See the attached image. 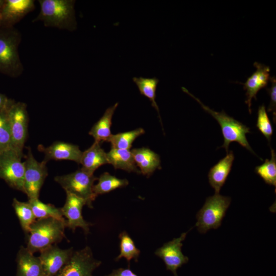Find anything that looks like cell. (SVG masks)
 <instances>
[{"label": "cell", "instance_id": "32", "mask_svg": "<svg viewBox=\"0 0 276 276\" xmlns=\"http://www.w3.org/2000/svg\"><path fill=\"white\" fill-rule=\"evenodd\" d=\"M271 85L267 89L269 93L270 100L267 110L268 112H271L273 115V120L275 123L276 118V80L275 77H272L270 79Z\"/></svg>", "mask_w": 276, "mask_h": 276}, {"label": "cell", "instance_id": "1", "mask_svg": "<svg viewBox=\"0 0 276 276\" xmlns=\"http://www.w3.org/2000/svg\"><path fill=\"white\" fill-rule=\"evenodd\" d=\"M40 11L33 20L41 21L46 27L68 31L76 30L74 0H39Z\"/></svg>", "mask_w": 276, "mask_h": 276}, {"label": "cell", "instance_id": "17", "mask_svg": "<svg viewBox=\"0 0 276 276\" xmlns=\"http://www.w3.org/2000/svg\"><path fill=\"white\" fill-rule=\"evenodd\" d=\"M16 276H46L39 257L21 246L17 256Z\"/></svg>", "mask_w": 276, "mask_h": 276}, {"label": "cell", "instance_id": "11", "mask_svg": "<svg viewBox=\"0 0 276 276\" xmlns=\"http://www.w3.org/2000/svg\"><path fill=\"white\" fill-rule=\"evenodd\" d=\"M188 232L183 233L180 237L165 243L155 251V255L164 262L167 270H170L174 276H178L177 269L189 261L188 257L181 251L182 242L185 240Z\"/></svg>", "mask_w": 276, "mask_h": 276}, {"label": "cell", "instance_id": "22", "mask_svg": "<svg viewBox=\"0 0 276 276\" xmlns=\"http://www.w3.org/2000/svg\"><path fill=\"white\" fill-rule=\"evenodd\" d=\"M119 103L106 109L102 117L93 125L89 134L95 139V141L101 143L107 142L112 134L110 127L112 124V119L114 111L118 106Z\"/></svg>", "mask_w": 276, "mask_h": 276}, {"label": "cell", "instance_id": "19", "mask_svg": "<svg viewBox=\"0 0 276 276\" xmlns=\"http://www.w3.org/2000/svg\"><path fill=\"white\" fill-rule=\"evenodd\" d=\"M131 152L141 173L147 177L156 169H161L159 155L151 149L142 147L133 149Z\"/></svg>", "mask_w": 276, "mask_h": 276}, {"label": "cell", "instance_id": "35", "mask_svg": "<svg viewBox=\"0 0 276 276\" xmlns=\"http://www.w3.org/2000/svg\"><path fill=\"white\" fill-rule=\"evenodd\" d=\"M5 0H0V15L4 6Z\"/></svg>", "mask_w": 276, "mask_h": 276}, {"label": "cell", "instance_id": "9", "mask_svg": "<svg viewBox=\"0 0 276 276\" xmlns=\"http://www.w3.org/2000/svg\"><path fill=\"white\" fill-rule=\"evenodd\" d=\"M12 149L0 154V178L12 188L24 193L25 164Z\"/></svg>", "mask_w": 276, "mask_h": 276}, {"label": "cell", "instance_id": "25", "mask_svg": "<svg viewBox=\"0 0 276 276\" xmlns=\"http://www.w3.org/2000/svg\"><path fill=\"white\" fill-rule=\"evenodd\" d=\"M28 202L36 218H52L63 221H66L63 216L61 208H57L50 203H43L40 201L39 198L29 200Z\"/></svg>", "mask_w": 276, "mask_h": 276}, {"label": "cell", "instance_id": "18", "mask_svg": "<svg viewBox=\"0 0 276 276\" xmlns=\"http://www.w3.org/2000/svg\"><path fill=\"white\" fill-rule=\"evenodd\" d=\"M234 158L233 152L229 151L224 157L210 169L208 173L209 182L216 194L219 193L224 185L231 171Z\"/></svg>", "mask_w": 276, "mask_h": 276}, {"label": "cell", "instance_id": "7", "mask_svg": "<svg viewBox=\"0 0 276 276\" xmlns=\"http://www.w3.org/2000/svg\"><path fill=\"white\" fill-rule=\"evenodd\" d=\"M7 114L11 135V149L22 157L29 121L26 104L14 101L8 108Z\"/></svg>", "mask_w": 276, "mask_h": 276}, {"label": "cell", "instance_id": "2", "mask_svg": "<svg viewBox=\"0 0 276 276\" xmlns=\"http://www.w3.org/2000/svg\"><path fill=\"white\" fill-rule=\"evenodd\" d=\"M66 221L48 218L38 219L31 225L27 248L32 254L56 245L64 237Z\"/></svg>", "mask_w": 276, "mask_h": 276}, {"label": "cell", "instance_id": "3", "mask_svg": "<svg viewBox=\"0 0 276 276\" xmlns=\"http://www.w3.org/2000/svg\"><path fill=\"white\" fill-rule=\"evenodd\" d=\"M20 32L14 27L0 28V73L12 78L20 76L24 66L18 48Z\"/></svg>", "mask_w": 276, "mask_h": 276}, {"label": "cell", "instance_id": "4", "mask_svg": "<svg viewBox=\"0 0 276 276\" xmlns=\"http://www.w3.org/2000/svg\"><path fill=\"white\" fill-rule=\"evenodd\" d=\"M182 89L197 101L203 110L212 115L219 124L224 138V143L219 148H225L226 153H228L229 144L232 142H235L252 154L256 155L246 139V134L250 132L249 127L228 116L223 110L219 112L211 109L191 94L186 88L182 87Z\"/></svg>", "mask_w": 276, "mask_h": 276}, {"label": "cell", "instance_id": "28", "mask_svg": "<svg viewBox=\"0 0 276 276\" xmlns=\"http://www.w3.org/2000/svg\"><path fill=\"white\" fill-rule=\"evenodd\" d=\"M255 171L266 184L276 187V154L273 149L271 148L270 159H266L255 168Z\"/></svg>", "mask_w": 276, "mask_h": 276}, {"label": "cell", "instance_id": "29", "mask_svg": "<svg viewBox=\"0 0 276 276\" xmlns=\"http://www.w3.org/2000/svg\"><path fill=\"white\" fill-rule=\"evenodd\" d=\"M120 239V253L116 258L118 261L122 258H125L129 263L132 259L137 262L140 250L135 246V244L126 232H122L119 235Z\"/></svg>", "mask_w": 276, "mask_h": 276}, {"label": "cell", "instance_id": "31", "mask_svg": "<svg viewBox=\"0 0 276 276\" xmlns=\"http://www.w3.org/2000/svg\"><path fill=\"white\" fill-rule=\"evenodd\" d=\"M256 127L270 143L273 131L264 105L259 107Z\"/></svg>", "mask_w": 276, "mask_h": 276}, {"label": "cell", "instance_id": "10", "mask_svg": "<svg viewBox=\"0 0 276 276\" xmlns=\"http://www.w3.org/2000/svg\"><path fill=\"white\" fill-rule=\"evenodd\" d=\"M101 264L94 258L90 248H85L73 252L68 262L55 276H93L94 270Z\"/></svg>", "mask_w": 276, "mask_h": 276}, {"label": "cell", "instance_id": "8", "mask_svg": "<svg viewBox=\"0 0 276 276\" xmlns=\"http://www.w3.org/2000/svg\"><path fill=\"white\" fill-rule=\"evenodd\" d=\"M28 148L24 162V193L29 200H32L39 198L40 189L48 176L47 162H38L33 155L31 148Z\"/></svg>", "mask_w": 276, "mask_h": 276}, {"label": "cell", "instance_id": "24", "mask_svg": "<svg viewBox=\"0 0 276 276\" xmlns=\"http://www.w3.org/2000/svg\"><path fill=\"white\" fill-rule=\"evenodd\" d=\"M133 81L135 83L141 95L147 97L151 102V105L158 112L160 122L159 108L155 101L156 90L159 80L156 77L144 78L142 77H133Z\"/></svg>", "mask_w": 276, "mask_h": 276}, {"label": "cell", "instance_id": "6", "mask_svg": "<svg viewBox=\"0 0 276 276\" xmlns=\"http://www.w3.org/2000/svg\"><path fill=\"white\" fill-rule=\"evenodd\" d=\"M66 192L84 199L89 208L96 198L93 192L94 183L98 178L81 168L70 174L57 176L54 178Z\"/></svg>", "mask_w": 276, "mask_h": 276}, {"label": "cell", "instance_id": "20", "mask_svg": "<svg viewBox=\"0 0 276 276\" xmlns=\"http://www.w3.org/2000/svg\"><path fill=\"white\" fill-rule=\"evenodd\" d=\"M81 169L91 174L101 166L108 164L107 153L101 146V143L95 141L93 145L82 152L80 160Z\"/></svg>", "mask_w": 276, "mask_h": 276}, {"label": "cell", "instance_id": "5", "mask_svg": "<svg viewBox=\"0 0 276 276\" xmlns=\"http://www.w3.org/2000/svg\"><path fill=\"white\" fill-rule=\"evenodd\" d=\"M231 202L229 197L219 194L208 197L196 215V226L199 233L204 234L211 229H217L221 224Z\"/></svg>", "mask_w": 276, "mask_h": 276}, {"label": "cell", "instance_id": "30", "mask_svg": "<svg viewBox=\"0 0 276 276\" xmlns=\"http://www.w3.org/2000/svg\"><path fill=\"white\" fill-rule=\"evenodd\" d=\"M8 107L0 110V154L11 149V135L7 114Z\"/></svg>", "mask_w": 276, "mask_h": 276}, {"label": "cell", "instance_id": "21", "mask_svg": "<svg viewBox=\"0 0 276 276\" xmlns=\"http://www.w3.org/2000/svg\"><path fill=\"white\" fill-rule=\"evenodd\" d=\"M108 164L115 169H122L128 172L141 174L130 150L111 148L107 153Z\"/></svg>", "mask_w": 276, "mask_h": 276}, {"label": "cell", "instance_id": "14", "mask_svg": "<svg viewBox=\"0 0 276 276\" xmlns=\"http://www.w3.org/2000/svg\"><path fill=\"white\" fill-rule=\"evenodd\" d=\"M73 252L72 248L61 249L56 245L40 251L39 258L46 276H55L68 262Z\"/></svg>", "mask_w": 276, "mask_h": 276}, {"label": "cell", "instance_id": "12", "mask_svg": "<svg viewBox=\"0 0 276 276\" xmlns=\"http://www.w3.org/2000/svg\"><path fill=\"white\" fill-rule=\"evenodd\" d=\"M66 193V201L64 205L61 208L63 216L66 220V226L73 232L77 227L82 228L85 234L89 232V226L93 224L86 221L82 215V209L86 201L73 194Z\"/></svg>", "mask_w": 276, "mask_h": 276}, {"label": "cell", "instance_id": "16", "mask_svg": "<svg viewBox=\"0 0 276 276\" xmlns=\"http://www.w3.org/2000/svg\"><path fill=\"white\" fill-rule=\"evenodd\" d=\"M38 150L44 154L43 160H69L80 164L82 152L78 146L61 141L54 142L49 147L39 145Z\"/></svg>", "mask_w": 276, "mask_h": 276}, {"label": "cell", "instance_id": "33", "mask_svg": "<svg viewBox=\"0 0 276 276\" xmlns=\"http://www.w3.org/2000/svg\"><path fill=\"white\" fill-rule=\"evenodd\" d=\"M106 276H137L130 269L120 268L113 270L112 272Z\"/></svg>", "mask_w": 276, "mask_h": 276}, {"label": "cell", "instance_id": "23", "mask_svg": "<svg viewBox=\"0 0 276 276\" xmlns=\"http://www.w3.org/2000/svg\"><path fill=\"white\" fill-rule=\"evenodd\" d=\"M98 180V183L93 187V192L96 197L117 189L126 187L129 184L127 179L118 178L108 172L102 174Z\"/></svg>", "mask_w": 276, "mask_h": 276}, {"label": "cell", "instance_id": "15", "mask_svg": "<svg viewBox=\"0 0 276 276\" xmlns=\"http://www.w3.org/2000/svg\"><path fill=\"white\" fill-rule=\"evenodd\" d=\"M254 65L256 67V71L243 84V88L246 90V99L245 102L248 105L250 113L251 112L252 99L254 98L257 100V93L267 85L270 79V69L269 66L257 62H255Z\"/></svg>", "mask_w": 276, "mask_h": 276}, {"label": "cell", "instance_id": "34", "mask_svg": "<svg viewBox=\"0 0 276 276\" xmlns=\"http://www.w3.org/2000/svg\"><path fill=\"white\" fill-rule=\"evenodd\" d=\"M14 101V100L0 93V110L8 107Z\"/></svg>", "mask_w": 276, "mask_h": 276}, {"label": "cell", "instance_id": "26", "mask_svg": "<svg viewBox=\"0 0 276 276\" xmlns=\"http://www.w3.org/2000/svg\"><path fill=\"white\" fill-rule=\"evenodd\" d=\"M145 133L142 128H136L131 131L111 134L107 140L111 148L130 150L135 140Z\"/></svg>", "mask_w": 276, "mask_h": 276}, {"label": "cell", "instance_id": "13", "mask_svg": "<svg viewBox=\"0 0 276 276\" xmlns=\"http://www.w3.org/2000/svg\"><path fill=\"white\" fill-rule=\"evenodd\" d=\"M35 8L33 0H5L0 15V28H12Z\"/></svg>", "mask_w": 276, "mask_h": 276}, {"label": "cell", "instance_id": "27", "mask_svg": "<svg viewBox=\"0 0 276 276\" xmlns=\"http://www.w3.org/2000/svg\"><path fill=\"white\" fill-rule=\"evenodd\" d=\"M15 212L24 231L29 234L31 225L36 221V217L28 202H21L14 198L12 203Z\"/></svg>", "mask_w": 276, "mask_h": 276}]
</instances>
